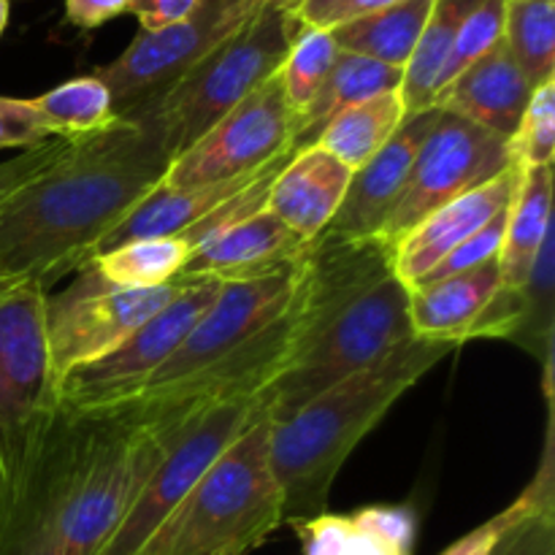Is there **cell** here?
I'll use <instances>...</instances> for the list:
<instances>
[{
  "label": "cell",
  "instance_id": "6da1fadb",
  "mask_svg": "<svg viewBox=\"0 0 555 555\" xmlns=\"http://www.w3.org/2000/svg\"><path fill=\"white\" fill-rule=\"evenodd\" d=\"M171 437L130 406H60L14 496L0 507V555H98L112 540Z\"/></svg>",
  "mask_w": 555,
  "mask_h": 555
},
{
  "label": "cell",
  "instance_id": "7a4b0ae2",
  "mask_svg": "<svg viewBox=\"0 0 555 555\" xmlns=\"http://www.w3.org/2000/svg\"><path fill=\"white\" fill-rule=\"evenodd\" d=\"M171 155L150 117L70 141L0 204V285L49 287L90 263L101 238L160 184Z\"/></svg>",
  "mask_w": 555,
  "mask_h": 555
},
{
  "label": "cell",
  "instance_id": "3957f363",
  "mask_svg": "<svg viewBox=\"0 0 555 555\" xmlns=\"http://www.w3.org/2000/svg\"><path fill=\"white\" fill-rule=\"evenodd\" d=\"M459 350L450 341L406 339L383 361L314 396L296 415L271 423L269 461L282 491V526L309 524L328 513L336 475L390 406Z\"/></svg>",
  "mask_w": 555,
  "mask_h": 555
},
{
  "label": "cell",
  "instance_id": "277c9868",
  "mask_svg": "<svg viewBox=\"0 0 555 555\" xmlns=\"http://www.w3.org/2000/svg\"><path fill=\"white\" fill-rule=\"evenodd\" d=\"M266 404L135 555H225L260 545L282 526V491L269 461Z\"/></svg>",
  "mask_w": 555,
  "mask_h": 555
},
{
  "label": "cell",
  "instance_id": "5b68a950",
  "mask_svg": "<svg viewBox=\"0 0 555 555\" xmlns=\"http://www.w3.org/2000/svg\"><path fill=\"white\" fill-rule=\"evenodd\" d=\"M57 410L47 291L36 282L0 285V507L20 488Z\"/></svg>",
  "mask_w": 555,
  "mask_h": 555
},
{
  "label": "cell",
  "instance_id": "8992f818",
  "mask_svg": "<svg viewBox=\"0 0 555 555\" xmlns=\"http://www.w3.org/2000/svg\"><path fill=\"white\" fill-rule=\"evenodd\" d=\"M298 27L301 25L291 11L260 5L258 14L236 36L220 43L171 92H166L150 114H144L160 130L171 160L276 76Z\"/></svg>",
  "mask_w": 555,
  "mask_h": 555
},
{
  "label": "cell",
  "instance_id": "52a82bcc",
  "mask_svg": "<svg viewBox=\"0 0 555 555\" xmlns=\"http://www.w3.org/2000/svg\"><path fill=\"white\" fill-rule=\"evenodd\" d=\"M406 339H412L410 287L388 271L347 298L271 385L266 393L271 423L287 421L314 396L383 361Z\"/></svg>",
  "mask_w": 555,
  "mask_h": 555
},
{
  "label": "cell",
  "instance_id": "ba28073f",
  "mask_svg": "<svg viewBox=\"0 0 555 555\" xmlns=\"http://www.w3.org/2000/svg\"><path fill=\"white\" fill-rule=\"evenodd\" d=\"M260 5L263 0H201L198 9L177 25L157 33L139 30L117 60L95 68L92 76L106 85L119 119L144 117L195 65L236 36Z\"/></svg>",
  "mask_w": 555,
  "mask_h": 555
},
{
  "label": "cell",
  "instance_id": "9c48e42d",
  "mask_svg": "<svg viewBox=\"0 0 555 555\" xmlns=\"http://www.w3.org/2000/svg\"><path fill=\"white\" fill-rule=\"evenodd\" d=\"M220 285L222 282L217 280L182 282V291L173 296V301L133 331L122 345L60 377V406L70 412H95L135 399L152 374L198 323L201 314L211 307Z\"/></svg>",
  "mask_w": 555,
  "mask_h": 555
},
{
  "label": "cell",
  "instance_id": "30bf717a",
  "mask_svg": "<svg viewBox=\"0 0 555 555\" xmlns=\"http://www.w3.org/2000/svg\"><path fill=\"white\" fill-rule=\"evenodd\" d=\"M507 168H513L507 141L469 119L442 112L412 160L410 177L379 238L396 249V244L426 217L482 188Z\"/></svg>",
  "mask_w": 555,
  "mask_h": 555
},
{
  "label": "cell",
  "instance_id": "8fae6325",
  "mask_svg": "<svg viewBox=\"0 0 555 555\" xmlns=\"http://www.w3.org/2000/svg\"><path fill=\"white\" fill-rule=\"evenodd\" d=\"M182 282L160 287H112L90 269L76 271L65 291L47 293V336L57 383L70 369L122 345L133 331L173 301Z\"/></svg>",
  "mask_w": 555,
  "mask_h": 555
},
{
  "label": "cell",
  "instance_id": "7c38bea8",
  "mask_svg": "<svg viewBox=\"0 0 555 555\" xmlns=\"http://www.w3.org/2000/svg\"><path fill=\"white\" fill-rule=\"evenodd\" d=\"M266 404L263 396L231 399L177 428L168 455L144 482L135 502L112 540L98 555H135L157 526L173 513L179 502L195 488V482L209 472V466L228 450V444L249 426L255 412Z\"/></svg>",
  "mask_w": 555,
  "mask_h": 555
},
{
  "label": "cell",
  "instance_id": "4fadbf2b",
  "mask_svg": "<svg viewBox=\"0 0 555 555\" xmlns=\"http://www.w3.org/2000/svg\"><path fill=\"white\" fill-rule=\"evenodd\" d=\"M293 112L282 95L280 76H271L190 150L173 157L163 188H204L269 166L293 150Z\"/></svg>",
  "mask_w": 555,
  "mask_h": 555
},
{
  "label": "cell",
  "instance_id": "5bb4252c",
  "mask_svg": "<svg viewBox=\"0 0 555 555\" xmlns=\"http://www.w3.org/2000/svg\"><path fill=\"white\" fill-rule=\"evenodd\" d=\"M301 260V258H298ZM298 263L291 269L274 271V274L258 276V280L222 282L220 293L190 328V334L179 341L177 350L166 358L160 369L150 377L135 399L155 396L160 390L182 385L195 374L206 372L217 361L253 339L260 328L271 323L291 301L293 285H296ZM133 401V399H130Z\"/></svg>",
  "mask_w": 555,
  "mask_h": 555
},
{
  "label": "cell",
  "instance_id": "9a60e30c",
  "mask_svg": "<svg viewBox=\"0 0 555 555\" xmlns=\"http://www.w3.org/2000/svg\"><path fill=\"white\" fill-rule=\"evenodd\" d=\"M439 108L406 114L388 144L358 171H352L350 188L336 209L334 220L323 236L336 238H374L383 231L385 220L399 201L401 188L410 177L412 160L439 119Z\"/></svg>",
  "mask_w": 555,
  "mask_h": 555
},
{
  "label": "cell",
  "instance_id": "2e32d148",
  "mask_svg": "<svg viewBox=\"0 0 555 555\" xmlns=\"http://www.w3.org/2000/svg\"><path fill=\"white\" fill-rule=\"evenodd\" d=\"M520 168H507L491 179L482 188L461 195L453 204L442 206L431 217L412 228L393 249V274L404 282L406 287L415 285L421 276H426L450 249L459 247L464 238L480 231L482 225L509 209L515 193L520 188Z\"/></svg>",
  "mask_w": 555,
  "mask_h": 555
},
{
  "label": "cell",
  "instance_id": "e0dca14e",
  "mask_svg": "<svg viewBox=\"0 0 555 555\" xmlns=\"http://www.w3.org/2000/svg\"><path fill=\"white\" fill-rule=\"evenodd\" d=\"M309 242L276 220L269 209L217 233L190 253L177 282L258 280L298 263Z\"/></svg>",
  "mask_w": 555,
  "mask_h": 555
},
{
  "label": "cell",
  "instance_id": "ac0fdd59",
  "mask_svg": "<svg viewBox=\"0 0 555 555\" xmlns=\"http://www.w3.org/2000/svg\"><path fill=\"white\" fill-rule=\"evenodd\" d=\"M529 98L531 85L520 74L502 38L491 52L482 54L437 92L434 108L469 119L507 141L518 128Z\"/></svg>",
  "mask_w": 555,
  "mask_h": 555
},
{
  "label": "cell",
  "instance_id": "d6986e66",
  "mask_svg": "<svg viewBox=\"0 0 555 555\" xmlns=\"http://www.w3.org/2000/svg\"><path fill=\"white\" fill-rule=\"evenodd\" d=\"M352 171L320 146L296 152L271 184L266 209L304 242H314L328 228L350 188Z\"/></svg>",
  "mask_w": 555,
  "mask_h": 555
},
{
  "label": "cell",
  "instance_id": "ffe728a7",
  "mask_svg": "<svg viewBox=\"0 0 555 555\" xmlns=\"http://www.w3.org/2000/svg\"><path fill=\"white\" fill-rule=\"evenodd\" d=\"M282 155H285V152H282ZM263 168H258V171L253 173H244V177L228 179V182L204 184V188H163V184H157L155 190H150V193L125 215V220L119 222V225H114L112 231L101 238V244L95 247L92 258L108 253V249L122 247V244L128 242L179 236V233L188 231L190 225H195L201 217H206L211 209H217L222 201L233 198L238 190L247 188Z\"/></svg>",
  "mask_w": 555,
  "mask_h": 555
},
{
  "label": "cell",
  "instance_id": "44dd1931",
  "mask_svg": "<svg viewBox=\"0 0 555 555\" xmlns=\"http://www.w3.org/2000/svg\"><path fill=\"white\" fill-rule=\"evenodd\" d=\"M502 285L499 258L448 280L410 287L412 336L431 341L464 345V334L475 323L493 293Z\"/></svg>",
  "mask_w": 555,
  "mask_h": 555
},
{
  "label": "cell",
  "instance_id": "7402d4cb",
  "mask_svg": "<svg viewBox=\"0 0 555 555\" xmlns=\"http://www.w3.org/2000/svg\"><path fill=\"white\" fill-rule=\"evenodd\" d=\"M304 555H410V507H366L356 515H320L298 526Z\"/></svg>",
  "mask_w": 555,
  "mask_h": 555
},
{
  "label": "cell",
  "instance_id": "603a6c76",
  "mask_svg": "<svg viewBox=\"0 0 555 555\" xmlns=\"http://www.w3.org/2000/svg\"><path fill=\"white\" fill-rule=\"evenodd\" d=\"M404 70L390 68V65L377 63V60L361 57V54L339 52L331 68L328 79L318 90L314 101L309 103L307 112L296 117V130H293V152H304L314 146L320 130L347 106L372 101V98L385 95V92L401 90Z\"/></svg>",
  "mask_w": 555,
  "mask_h": 555
},
{
  "label": "cell",
  "instance_id": "cb8c5ba5",
  "mask_svg": "<svg viewBox=\"0 0 555 555\" xmlns=\"http://www.w3.org/2000/svg\"><path fill=\"white\" fill-rule=\"evenodd\" d=\"M553 231V166L529 168L520 177V188L507 209L499 274L502 285L524 287L537 253Z\"/></svg>",
  "mask_w": 555,
  "mask_h": 555
},
{
  "label": "cell",
  "instance_id": "d4e9b609",
  "mask_svg": "<svg viewBox=\"0 0 555 555\" xmlns=\"http://www.w3.org/2000/svg\"><path fill=\"white\" fill-rule=\"evenodd\" d=\"M437 0H401L388 5L377 14L361 16V20L331 30L339 52L361 54V57L377 60L390 68L404 70L412 60L421 33Z\"/></svg>",
  "mask_w": 555,
  "mask_h": 555
},
{
  "label": "cell",
  "instance_id": "484cf974",
  "mask_svg": "<svg viewBox=\"0 0 555 555\" xmlns=\"http://www.w3.org/2000/svg\"><path fill=\"white\" fill-rule=\"evenodd\" d=\"M406 108L401 92H385L372 101L347 106L320 130L314 146L334 155L350 171L366 166L379 150L390 141V135L404 122Z\"/></svg>",
  "mask_w": 555,
  "mask_h": 555
},
{
  "label": "cell",
  "instance_id": "4316f807",
  "mask_svg": "<svg viewBox=\"0 0 555 555\" xmlns=\"http://www.w3.org/2000/svg\"><path fill=\"white\" fill-rule=\"evenodd\" d=\"M482 0H437L428 16L426 27L421 33L412 60L404 68L401 79V101H404L406 114L426 112L434 108L439 87H442L444 63L450 57L455 36L466 16L480 5Z\"/></svg>",
  "mask_w": 555,
  "mask_h": 555
},
{
  "label": "cell",
  "instance_id": "83f0119b",
  "mask_svg": "<svg viewBox=\"0 0 555 555\" xmlns=\"http://www.w3.org/2000/svg\"><path fill=\"white\" fill-rule=\"evenodd\" d=\"M52 139L81 141L103 133L117 122L112 95L98 76H76L54 90L33 98Z\"/></svg>",
  "mask_w": 555,
  "mask_h": 555
},
{
  "label": "cell",
  "instance_id": "f1b7e54d",
  "mask_svg": "<svg viewBox=\"0 0 555 555\" xmlns=\"http://www.w3.org/2000/svg\"><path fill=\"white\" fill-rule=\"evenodd\" d=\"M555 233L551 231L537 253L534 266L524 282V318L509 341L524 347L542 366V390L553 404V331H555Z\"/></svg>",
  "mask_w": 555,
  "mask_h": 555
},
{
  "label": "cell",
  "instance_id": "f546056e",
  "mask_svg": "<svg viewBox=\"0 0 555 555\" xmlns=\"http://www.w3.org/2000/svg\"><path fill=\"white\" fill-rule=\"evenodd\" d=\"M190 247L179 236L141 238L95 255L87 269L112 287H160L177 282Z\"/></svg>",
  "mask_w": 555,
  "mask_h": 555
},
{
  "label": "cell",
  "instance_id": "4dcf8cb0",
  "mask_svg": "<svg viewBox=\"0 0 555 555\" xmlns=\"http://www.w3.org/2000/svg\"><path fill=\"white\" fill-rule=\"evenodd\" d=\"M524 493V513L504 531L491 555H555V466L551 423H547L542 464Z\"/></svg>",
  "mask_w": 555,
  "mask_h": 555
},
{
  "label": "cell",
  "instance_id": "1f68e13d",
  "mask_svg": "<svg viewBox=\"0 0 555 555\" xmlns=\"http://www.w3.org/2000/svg\"><path fill=\"white\" fill-rule=\"evenodd\" d=\"M504 43L531 90L555 79V3L507 0Z\"/></svg>",
  "mask_w": 555,
  "mask_h": 555
},
{
  "label": "cell",
  "instance_id": "d6a6232c",
  "mask_svg": "<svg viewBox=\"0 0 555 555\" xmlns=\"http://www.w3.org/2000/svg\"><path fill=\"white\" fill-rule=\"evenodd\" d=\"M336 54H339V47H336L334 36L328 30L298 27L280 70H276L282 95H285L287 108L293 112V125H296V117L307 112L323 81L328 79Z\"/></svg>",
  "mask_w": 555,
  "mask_h": 555
},
{
  "label": "cell",
  "instance_id": "836d02e7",
  "mask_svg": "<svg viewBox=\"0 0 555 555\" xmlns=\"http://www.w3.org/2000/svg\"><path fill=\"white\" fill-rule=\"evenodd\" d=\"M509 160L520 171L553 166L555 152V79L531 90L515 133L507 139Z\"/></svg>",
  "mask_w": 555,
  "mask_h": 555
},
{
  "label": "cell",
  "instance_id": "e575fe53",
  "mask_svg": "<svg viewBox=\"0 0 555 555\" xmlns=\"http://www.w3.org/2000/svg\"><path fill=\"white\" fill-rule=\"evenodd\" d=\"M504 14H507V0H482L475 11L464 20L459 36H455L450 57L444 63L442 87L453 81L461 70L469 68L472 63L491 52L504 38ZM439 87V90H442Z\"/></svg>",
  "mask_w": 555,
  "mask_h": 555
},
{
  "label": "cell",
  "instance_id": "d590c367",
  "mask_svg": "<svg viewBox=\"0 0 555 555\" xmlns=\"http://www.w3.org/2000/svg\"><path fill=\"white\" fill-rule=\"evenodd\" d=\"M504 222H507V211H502L499 217H493L488 225H482L480 231L472 233L469 238L459 244L455 249H450L426 276L415 282L412 287L417 285H428V282H439V280H448V276L461 274V271H469L482 266L486 260L499 258V249H502V238H504Z\"/></svg>",
  "mask_w": 555,
  "mask_h": 555
},
{
  "label": "cell",
  "instance_id": "8d00e7d4",
  "mask_svg": "<svg viewBox=\"0 0 555 555\" xmlns=\"http://www.w3.org/2000/svg\"><path fill=\"white\" fill-rule=\"evenodd\" d=\"M52 139L47 122L33 106V98L0 95V150H30Z\"/></svg>",
  "mask_w": 555,
  "mask_h": 555
},
{
  "label": "cell",
  "instance_id": "74e56055",
  "mask_svg": "<svg viewBox=\"0 0 555 555\" xmlns=\"http://www.w3.org/2000/svg\"><path fill=\"white\" fill-rule=\"evenodd\" d=\"M524 309H526L524 287L499 285V291L493 293L491 301L482 307V312L477 314V320L464 334V341L509 339V336L515 334V328H518L520 318H524Z\"/></svg>",
  "mask_w": 555,
  "mask_h": 555
},
{
  "label": "cell",
  "instance_id": "f35d334b",
  "mask_svg": "<svg viewBox=\"0 0 555 555\" xmlns=\"http://www.w3.org/2000/svg\"><path fill=\"white\" fill-rule=\"evenodd\" d=\"M396 3L401 0H301V5L296 9V20L301 27L331 33Z\"/></svg>",
  "mask_w": 555,
  "mask_h": 555
},
{
  "label": "cell",
  "instance_id": "ab89813d",
  "mask_svg": "<svg viewBox=\"0 0 555 555\" xmlns=\"http://www.w3.org/2000/svg\"><path fill=\"white\" fill-rule=\"evenodd\" d=\"M70 141L63 139H49L43 144L30 146V150H22L20 155H14L11 160L0 163V204L9 198L11 193L22 188L25 182H30L33 177H38L41 171H47L52 163H57L60 157L68 152Z\"/></svg>",
  "mask_w": 555,
  "mask_h": 555
},
{
  "label": "cell",
  "instance_id": "60d3db41",
  "mask_svg": "<svg viewBox=\"0 0 555 555\" xmlns=\"http://www.w3.org/2000/svg\"><path fill=\"white\" fill-rule=\"evenodd\" d=\"M524 507H526V493H520V496L515 499L507 509H502L499 515H493L488 524L477 526L472 534H466L464 540L455 542V545L442 555H491L493 547H496L499 540L504 537V531H507L509 526L518 520V515L524 513Z\"/></svg>",
  "mask_w": 555,
  "mask_h": 555
},
{
  "label": "cell",
  "instance_id": "b9f144b4",
  "mask_svg": "<svg viewBox=\"0 0 555 555\" xmlns=\"http://www.w3.org/2000/svg\"><path fill=\"white\" fill-rule=\"evenodd\" d=\"M198 5L201 0H133L130 14L139 20L141 30L157 33L163 27L188 20Z\"/></svg>",
  "mask_w": 555,
  "mask_h": 555
},
{
  "label": "cell",
  "instance_id": "7bdbcfd3",
  "mask_svg": "<svg viewBox=\"0 0 555 555\" xmlns=\"http://www.w3.org/2000/svg\"><path fill=\"white\" fill-rule=\"evenodd\" d=\"M133 0H65V16L79 30H95L117 16L130 14Z\"/></svg>",
  "mask_w": 555,
  "mask_h": 555
},
{
  "label": "cell",
  "instance_id": "ee69618b",
  "mask_svg": "<svg viewBox=\"0 0 555 555\" xmlns=\"http://www.w3.org/2000/svg\"><path fill=\"white\" fill-rule=\"evenodd\" d=\"M263 5H271V9L291 11V14H296V9L301 5V0H263Z\"/></svg>",
  "mask_w": 555,
  "mask_h": 555
},
{
  "label": "cell",
  "instance_id": "f6af8a7d",
  "mask_svg": "<svg viewBox=\"0 0 555 555\" xmlns=\"http://www.w3.org/2000/svg\"><path fill=\"white\" fill-rule=\"evenodd\" d=\"M9 11H11L9 0H0V36H3L5 25H9Z\"/></svg>",
  "mask_w": 555,
  "mask_h": 555
},
{
  "label": "cell",
  "instance_id": "bcb514c9",
  "mask_svg": "<svg viewBox=\"0 0 555 555\" xmlns=\"http://www.w3.org/2000/svg\"><path fill=\"white\" fill-rule=\"evenodd\" d=\"M513 3H555V0H513Z\"/></svg>",
  "mask_w": 555,
  "mask_h": 555
},
{
  "label": "cell",
  "instance_id": "7dc6e473",
  "mask_svg": "<svg viewBox=\"0 0 555 555\" xmlns=\"http://www.w3.org/2000/svg\"><path fill=\"white\" fill-rule=\"evenodd\" d=\"M225 555H242V553H225Z\"/></svg>",
  "mask_w": 555,
  "mask_h": 555
}]
</instances>
